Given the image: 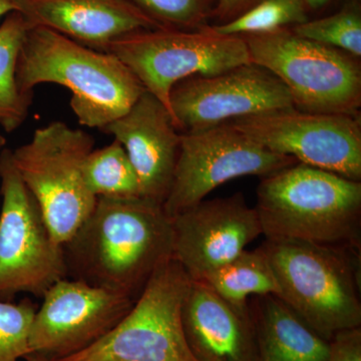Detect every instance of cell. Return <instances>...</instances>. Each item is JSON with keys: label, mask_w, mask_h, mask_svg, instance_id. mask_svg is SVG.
I'll use <instances>...</instances> for the list:
<instances>
[{"label": "cell", "mask_w": 361, "mask_h": 361, "mask_svg": "<svg viewBox=\"0 0 361 361\" xmlns=\"http://www.w3.org/2000/svg\"><path fill=\"white\" fill-rule=\"evenodd\" d=\"M172 218L141 197H99L63 244L66 276L137 300L149 278L173 259Z\"/></svg>", "instance_id": "6da1fadb"}, {"label": "cell", "mask_w": 361, "mask_h": 361, "mask_svg": "<svg viewBox=\"0 0 361 361\" xmlns=\"http://www.w3.org/2000/svg\"><path fill=\"white\" fill-rule=\"evenodd\" d=\"M18 87L32 96L42 84L71 90L78 123L103 130L125 115L146 92L139 78L115 54L97 51L61 33L30 26L18 58Z\"/></svg>", "instance_id": "7a4b0ae2"}, {"label": "cell", "mask_w": 361, "mask_h": 361, "mask_svg": "<svg viewBox=\"0 0 361 361\" xmlns=\"http://www.w3.org/2000/svg\"><path fill=\"white\" fill-rule=\"evenodd\" d=\"M254 208L266 240L361 245L357 180L296 163L262 178Z\"/></svg>", "instance_id": "3957f363"}, {"label": "cell", "mask_w": 361, "mask_h": 361, "mask_svg": "<svg viewBox=\"0 0 361 361\" xmlns=\"http://www.w3.org/2000/svg\"><path fill=\"white\" fill-rule=\"evenodd\" d=\"M281 298L304 322L329 341L361 325L360 248L297 240H266Z\"/></svg>", "instance_id": "277c9868"}, {"label": "cell", "mask_w": 361, "mask_h": 361, "mask_svg": "<svg viewBox=\"0 0 361 361\" xmlns=\"http://www.w3.org/2000/svg\"><path fill=\"white\" fill-rule=\"evenodd\" d=\"M240 37L251 63L270 71L286 87L297 110L357 116L361 70L355 56L303 39L289 27Z\"/></svg>", "instance_id": "5b68a950"}, {"label": "cell", "mask_w": 361, "mask_h": 361, "mask_svg": "<svg viewBox=\"0 0 361 361\" xmlns=\"http://www.w3.org/2000/svg\"><path fill=\"white\" fill-rule=\"evenodd\" d=\"M94 146L89 133L58 121L35 130L30 142L13 151L21 179L59 245L77 233L96 206L97 198L84 176Z\"/></svg>", "instance_id": "8992f818"}, {"label": "cell", "mask_w": 361, "mask_h": 361, "mask_svg": "<svg viewBox=\"0 0 361 361\" xmlns=\"http://www.w3.org/2000/svg\"><path fill=\"white\" fill-rule=\"evenodd\" d=\"M106 51L118 56L170 114V92L177 82L252 63L240 35H222L208 25L141 30L115 40Z\"/></svg>", "instance_id": "52a82bcc"}, {"label": "cell", "mask_w": 361, "mask_h": 361, "mask_svg": "<svg viewBox=\"0 0 361 361\" xmlns=\"http://www.w3.org/2000/svg\"><path fill=\"white\" fill-rule=\"evenodd\" d=\"M191 282L171 259L155 271L132 310L109 334L85 350L54 361H197L182 322Z\"/></svg>", "instance_id": "ba28073f"}, {"label": "cell", "mask_w": 361, "mask_h": 361, "mask_svg": "<svg viewBox=\"0 0 361 361\" xmlns=\"http://www.w3.org/2000/svg\"><path fill=\"white\" fill-rule=\"evenodd\" d=\"M0 299L21 292L44 296L68 275L65 253L6 148L0 152Z\"/></svg>", "instance_id": "9c48e42d"}, {"label": "cell", "mask_w": 361, "mask_h": 361, "mask_svg": "<svg viewBox=\"0 0 361 361\" xmlns=\"http://www.w3.org/2000/svg\"><path fill=\"white\" fill-rule=\"evenodd\" d=\"M296 163L292 157L261 146L230 122L180 133L174 180L164 210L169 217H175L229 180L245 176L267 177Z\"/></svg>", "instance_id": "30bf717a"}, {"label": "cell", "mask_w": 361, "mask_h": 361, "mask_svg": "<svg viewBox=\"0 0 361 361\" xmlns=\"http://www.w3.org/2000/svg\"><path fill=\"white\" fill-rule=\"evenodd\" d=\"M230 123L273 153L360 182L361 125L357 116L290 108Z\"/></svg>", "instance_id": "8fae6325"}, {"label": "cell", "mask_w": 361, "mask_h": 361, "mask_svg": "<svg viewBox=\"0 0 361 361\" xmlns=\"http://www.w3.org/2000/svg\"><path fill=\"white\" fill-rule=\"evenodd\" d=\"M290 108H294L293 102L286 87L254 63L219 75L185 78L170 92L171 115L176 128L183 132Z\"/></svg>", "instance_id": "7c38bea8"}, {"label": "cell", "mask_w": 361, "mask_h": 361, "mask_svg": "<svg viewBox=\"0 0 361 361\" xmlns=\"http://www.w3.org/2000/svg\"><path fill=\"white\" fill-rule=\"evenodd\" d=\"M42 297L44 302L33 318L30 350L54 360L96 343L135 303L129 297L66 278L52 284Z\"/></svg>", "instance_id": "4fadbf2b"}, {"label": "cell", "mask_w": 361, "mask_h": 361, "mask_svg": "<svg viewBox=\"0 0 361 361\" xmlns=\"http://www.w3.org/2000/svg\"><path fill=\"white\" fill-rule=\"evenodd\" d=\"M173 259L200 281L262 235L255 208L242 193L203 200L172 218Z\"/></svg>", "instance_id": "5bb4252c"}, {"label": "cell", "mask_w": 361, "mask_h": 361, "mask_svg": "<svg viewBox=\"0 0 361 361\" xmlns=\"http://www.w3.org/2000/svg\"><path fill=\"white\" fill-rule=\"evenodd\" d=\"M103 132L113 135L127 152L140 197L163 205L174 180L180 144V133L167 108L146 90Z\"/></svg>", "instance_id": "9a60e30c"}, {"label": "cell", "mask_w": 361, "mask_h": 361, "mask_svg": "<svg viewBox=\"0 0 361 361\" xmlns=\"http://www.w3.org/2000/svg\"><path fill=\"white\" fill-rule=\"evenodd\" d=\"M30 26H42L97 51L141 30L164 27L129 0H16Z\"/></svg>", "instance_id": "2e32d148"}, {"label": "cell", "mask_w": 361, "mask_h": 361, "mask_svg": "<svg viewBox=\"0 0 361 361\" xmlns=\"http://www.w3.org/2000/svg\"><path fill=\"white\" fill-rule=\"evenodd\" d=\"M185 337L197 361H259L249 307H236L192 280L182 308Z\"/></svg>", "instance_id": "e0dca14e"}, {"label": "cell", "mask_w": 361, "mask_h": 361, "mask_svg": "<svg viewBox=\"0 0 361 361\" xmlns=\"http://www.w3.org/2000/svg\"><path fill=\"white\" fill-rule=\"evenodd\" d=\"M249 311L259 361H327L329 341L322 338L277 295L253 296Z\"/></svg>", "instance_id": "ac0fdd59"}, {"label": "cell", "mask_w": 361, "mask_h": 361, "mask_svg": "<svg viewBox=\"0 0 361 361\" xmlns=\"http://www.w3.org/2000/svg\"><path fill=\"white\" fill-rule=\"evenodd\" d=\"M200 281L236 307H247L249 297L280 294L274 271L261 247L253 251L245 249Z\"/></svg>", "instance_id": "d6986e66"}, {"label": "cell", "mask_w": 361, "mask_h": 361, "mask_svg": "<svg viewBox=\"0 0 361 361\" xmlns=\"http://www.w3.org/2000/svg\"><path fill=\"white\" fill-rule=\"evenodd\" d=\"M30 25L18 11L0 23V127L6 132L18 130L27 118L32 96L18 87V58Z\"/></svg>", "instance_id": "ffe728a7"}, {"label": "cell", "mask_w": 361, "mask_h": 361, "mask_svg": "<svg viewBox=\"0 0 361 361\" xmlns=\"http://www.w3.org/2000/svg\"><path fill=\"white\" fill-rule=\"evenodd\" d=\"M85 183L99 197H140L139 182L127 152L114 140L108 146L92 149L84 164Z\"/></svg>", "instance_id": "44dd1931"}, {"label": "cell", "mask_w": 361, "mask_h": 361, "mask_svg": "<svg viewBox=\"0 0 361 361\" xmlns=\"http://www.w3.org/2000/svg\"><path fill=\"white\" fill-rule=\"evenodd\" d=\"M307 20L303 0H262L238 18L213 27L226 35H256L301 25Z\"/></svg>", "instance_id": "7402d4cb"}, {"label": "cell", "mask_w": 361, "mask_h": 361, "mask_svg": "<svg viewBox=\"0 0 361 361\" xmlns=\"http://www.w3.org/2000/svg\"><path fill=\"white\" fill-rule=\"evenodd\" d=\"M291 30L303 39L341 49L356 59L361 56V16L356 4H348L338 13L305 21Z\"/></svg>", "instance_id": "603a6c76"}, {"label": "cell", "mask_w": 361, "mask_h": 361, "mask_svg": "<svg viewBox=\"0 0 361 361\" xmlns=\"http://www.w3.org/2000/svg\"><path fill=\"white\" fill-rule=\"evenodd\" d=\"M37 308L30 299L0 300V361H18L32 353L30 331Z\"/></svg>", "instance_id": "cb8c5ba5"}, {"label": "cell", "mask_w": 361, "mask_h": 361, "mask_svg": "<svg viewBox=\"0 0 361 361\" xmlns=\"http://www.w3.org/2000/svg\"><path fill=\"white\" fill-rule=\"evenodd\" d=\"M164 27L197 30L212 18L218 0H129Z\"/></svg>", "instance_id": "d4e9b609"}, {"label": "cell", "mask_w": 361, "mask_h": 361, "mask_svg": "<svg viewBox=\"0 0 361 361\" xmlns=\"http://www.w3.org/2000/svg\"><path fill=\"white\" fill-rule=\"evenodd\" d=\"M327 361H361V329L341 330L329 341Z\"/></svg>", "instance_id": "484cf974"}, {"label": "cell", "mask_w": 361, "mask_h": 361, "mask_svg": "<svg viewBox=\"0 0 361 361\" xmlns=\"http://www.w3.org/2000/svg\"><path fill=\"white\" fill-rule=\"evenodd\" d=\"M260 1L262 0H218L212 18H217L222 25L238 18Z\"/></svg>", "instance_id": "4316f807"}, {"label": "cell", "mask_w": 361, "mask_h": 361, "mask_svg": "<svg viewBox=\"0 0 361 361\" xmlns=\"http://www.w3.org/2000/svg\"><path fill=\"white\" fill-rule=\"evenodd\" d=\"M13 11H16V0H0V21Z\"/></svg>", "instance_id": "83f0119b"}, {"label": "cell", "mask_w": 361, "mask_h": 361, "mask_svg": "<svg viewBox=\"0 0 361 361\" xmlns=\"http://www.w3.org/2000/svg\"><path fill=\"white\" fill-rule=\"evenodd\" d=\"M306 7H310L312 9L322 8L325 4H329V0H303Z\"/></svg>", "instance_id": "f1b7e54d"}, {"label": "cell", "mask_w": 361, "mask_h": 361, "mask_svg": "<svg viewBox=\"0 0 361 361\" xmlns=\"http://www.w3.org/2000/svg\"><path fill=\"white\" fill-rule=\"evenodd\" d=\"M23 360H25V361H54L51 360V358L47 357V356L37 353H30V355H26Z\"/></svg>", "instance_id": "f546056e"}, {"label": "cell", "mask_w": 361, "mask_h": 361, "mask_svg": "<svg viewBox=\"0 0 361 361\" xmlns=\"http://www.w3.org/2000/svg\"><path fill=\"white\" fill-rule=\"evenodd\" d=\"M6 139L4 137V134H2L1 130H0V152L2 151L4 148H6Z\"/></svg>", "instance_id": "4dcf8cb0"}]
</instances>
